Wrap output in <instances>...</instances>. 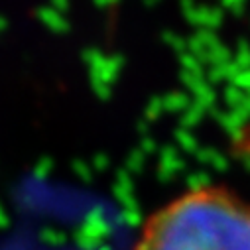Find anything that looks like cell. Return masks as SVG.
<instances>
[{"label": "cell", "mask_w": 250, "mask_h": 250, "mask_svg": "<svg viewBox=\"0 0 250 250\" xmlns=\"http://www.w3.org/2000/svg\"><path fill=\"white\" fill-rule=\"evenodd\" d=\"M134 250H250V203L221 187H201L144 225Z\"/></svg>", "instance_id": "cell-1"}]
</instances>
